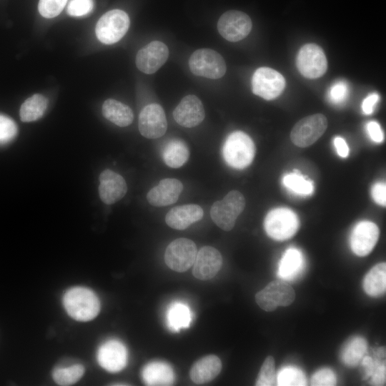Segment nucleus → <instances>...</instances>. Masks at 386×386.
<instances>
[{
  "label": "nucleus",
  "instance_id": "nucleus-1",
  "mask_svg": "<svg viewBox=\"0 0 386 386\" xmlns=\"http://www.w3.org/2000/svg\"><path fill=\"white\" fill-rule=\"evenodd\" d=\"M63 305L67 314L77 321L86 322L95 318L100 311V301L90 289L74 287L63 297Z\"/></svg>",
  "mask_w": 386,
  "mask_h": 386
},
{
  "label": "nucleus",
  "instance_id": "nucleus-2",
  "mask_svg": "<svg viewBox=\"0 0 386 386\" xmlns=\"http://www.w3.org/2000/svg\"><path fill=\"white\" fill-rule=\"evenodd\" d=\"M255 154V147L252 139L244 132L236 131L226 139L222 154L230 167L242 169L248 167Z\"/></svg>",
  "mask_w": 386,
  "mask_h": 386
},
{
  "label": "nucleus",
  "instance_id": "nucleus-3",
  "mask_svg": "<svg viewBox=\"0 0 386 386\" xmlns=\"http://www.w3.org/2000/svg\"><path fill=\"white\" fill-rule=\"evenodd\" d=\"M245 207V199L241 192L232 190L222 200L214 202L210 209L212 221L222 229L230 231L236 219Z\"/></svg>",
  "mask_w": 386,
  "mask_h": 386
},
{
  "label": "nucleus",
  "instance_id": "nucleus-4",
  "mask_svg": "<svg viewBox=\"0 0 386 386\" xmlns=\"http://www.w3.org/2000/svg\"><path fill=\"white\" fill-rule=\"evenodd\" d=\"M264 227L269 237L277 241H284L293 237L297 232L299 219L291 209L276 208L267 214Z\"/></svg>",
  "mask_w": 386,
  "mask_h": 386
},
{
  "label": "nucleus",
  "instance_id": "nucleus-5",
  "mask_svg": "<svg viewBox=\"0 0 386 386\" xmlns=\"http://www.w3.org/2000/svg\"><path fill=\"white\" fill-rule=\"evenodd\" d=\"M130 24L127 14L120 9H113L102 16L96 23L95 34L104 44L119 41L127 33Z\"/></svg>",
  "mask_w": 386,
  "mask_h": 386
},
{
  "label": "nucleus",
  "instance_id": "nucleus-6",
  "mask_svg": "<svg viewBox=\"0 0 386 386\" xmlns=\"http://www.w3.org/2000/svg\"><path fill=\"white\" fill-rule=\"evenodd\" d=\"M189 66L194 75L212 79L221 78L227 71L223 57L211 49H200L193 52Z\"/></svg>",
  "mask_w": 386,
  "mask_h": 386
},
{
  "label": "nucleus",
  "instance_id": "nucleus-7",
  "mask_svg": "<svg viewBox=\"0 0 386 386\" xmlns=\"http://www.w3.org/2000/svg\"><path fill=\"white\" fill-rule=\"evenodd\" d=\"M295 299L292 286L284 280H274L255 295L259 307L264 311L271 312L278 307L291 305Z\"/></svg>",
  "mask_w": 386,
  "mask_h": 386
},
{
  "label": "nucleus",
  "instance_id": "nucleus-8",
  "mask_svg": "<svg viewBox=\"0 0 386 386\" xmlns=\"http://www.w3.org/2000/svg\"><path fill=\"white\" fill-rule=\"evenodd\" d=\"M327 119L322 114H315L302 118L293 127L290 139L300 147H307L314 144L325 132Z\"/></svg>",
  "mask_w": 386,
  "mask_h": 386
},
{
  "label": "nucleus",
  "instance_id": "nucleus-9",
  "mask_svg": "<svg viewBox=\"0 0 386 386\" xmlns=\"http://www.w3.org/2000/svg\"><path fill=\"white\" fill-rule=\"evenodd\" d=\"M197 252V246L192 240L178 238L167 246L164 253V261L171 269L184 272L193 265Z\"/></svg>",
  "mask_w": 386,
  "mask_h": 386
},
{
  "label": "nucleus",
  "instance_id": "nucleus-10",
  "mask_svg": "<svg viewBox=\"0 0 386 386\" xmlns=\"http://www.w3.org/2000/svg\"><path fill=\"white\" fill-rule=\"evenodd\" d=\"M296 63L300 74L308 79L322 76L327 69V61L323 50L315 44H307L300 49Z\"/></svg>",
  "mask_w": 386,
  "mask_h": 386
},
{
  "label": "nucleus",
  "instance_id": "nucleus-11",
  "mask_svg": "<svg viewBox=\"0 0 386 386\" xmlns=\"http://www.w3.org/2000/svg\"><path fill=\"white\" fill-rule=\"evenodd\" d=\"M285 87L284 76L269 67L257 69L252 78V92L266 100L277 98Z\"/></svg>",
  "mask_w": 386,
  "mask_h": 386
},
{
  "label": "nucleus",
  "instance_id": "nucleus-12",
  "mask_svg": "<svg viewBox=\"0 0 386 386\" xmlns=\"http://www.w3.org/2000/svg\"><path fill=\"white\" fill-rule=\"evenodd\" d=\"M252 23L249 16L239 11L230 10L218 20L217 29L226 40L236 42L245 38L250 32Z\"/></svg>",
  "mask_w": 386,
  "mask_h": 386
},
{
  "label": "nucleus",
  "instance_id": "nucleus-13",
  "mask_svg": "<svg viewBox=\"0 0 386 386\" xmlns=\"http://www.w3.org/2000/svg\"><path fill=\"white\" fill-rule=\"evenodd\" d=\"M167 129V122L163 108L152 103L145 106L139 116V130L147 139L163 136Z\"/></svg>",
  "mask_w": 386,
  "mask_h": 386
},
{
  "label": "nucleus",
  "instance_id": "nucleus-14",
  "mask_svg": "<svg viewBox=\"0 0 386 386\" xmlns=\"http://www.w3.org/2000/svg\"><path fill=\"white\" fill-rule=\"evenodd\" d=\"M169 56L167 46L159 41H154L140 49L135 59L136 66L141 71L155 73L167 61Z\"/></svg>",
  "mask_w": 386,
  "mask_h": 386
},
{
  "label": "nucleus",
  "instance_id": "nucleus-15",
  "mask_svg": "<svg viewBox=\"0 0 386 386\" xmlns=\"http://www.w3.org/2000/svg\"><path fill=\"white\" fill-rule=\"evenodd\" d=\"M127 350L124 345L118 340L112 339L103 342L96 354L99 365L110 372L123 370L127 362Z\"/></svg>",
  "mask_w": 386,
  "mask_h": 386
},
{
  "label": "nucleus",
  "instance_id": "nucleus-16",
  "mask_svg": "<svg viewBox=\"0 0 386 386\" xmlns=\"http://www.w3.org/2000/svg\"><path fill=\"white\" fill-rule=\"evenodd\" d=\"M379 238L378 227L373 222L362 221L356 224L350 236V247L359 257L370 254Z\"/></svg>",
  "mask_w": 386,
  "mask_h": 386
},
{
  "label": "nucleus",
  "instance_id": "nucleus-17",
  "mask_svg": "<svg viewBox=\"0 0 386 386\" xmlns=\"http://www.w3.org/2000/svg\"><path fill=\"white\" fill-rule=\"evenodd\" d=\"M222 257L220 252L210 246H204L197 251L193 263L192 273L201 280L213 278L220 270Z\"/></svg>",
  "mask_w": 386,
  "mask_h": 386
},
{
  "label": "nucleus",
  "instance_id": "nucleus-18",
  "mask_svg": "<svg viewBox=\"0 0 386 386\" xmlns=\"http://www.w3.org/2000/svg\"><path fill=\"white\" fill-rule=\"evenodd\" d=\"M173 117L179 125L192 128L204 119L205 112L201 100L195 95L185 96L173 111Z\"/></svg>",
  "mask_w": 386,
  "mask_h": 386
},
{
  "label": "nucleus",
  "instance_id": "nucleus-19",
  "mask_svg": "<svg viewBox=\"0 0 386 386\" xmlns=\"http://www.w3.org/2000/svg\"><path fill=\"white\" fill-rule=\"evenodd\" d=\"M127 192V183L120 174L110 169L100 174L99 194L104 203L112 204L122 199Z\"/></svg>",
  "mask_w": 386,
  "mask_h": 386
},
{
  "label": "nucleus",
  "instance_id": "nucleus-20",
  "mask_svg": "<svg viewBox=\"0 0 386 386\" xmlns=\"http://www.w3.org/2000/svg\"><path fill=\"white\" fill-rule=\"evenodd\" d=\"M183 189L182 183L172 178L162 179L147 194L148 202L154 207H164L175 203Z\"/></svg>",
  "mask_w": 386,
  "mask_h": 386
},
{
  "label": "nucleus",
  "instance_id": "nucleus-21",
  "mask_svg": "<svg viewBox=\"0 0 386 386\" xmlns=\"http://www.w3.org/2000/svg\"><path fill=\"white\" fill-rule=\"evenodd\" d=\"M204 215L202 208L190 204L174 207L165 216V222L171 228L183 230L200 220Z\"/></svg>",
  "mask_w": 386,
  "mask_h": 386
},
{
  "label": "nucleus",
  "instance_id": "nucleus-22",
  "mask_svg": "<svg viewBox=\"0 0 386 386\" xmlns=\"http://www.w3.org/2000/svg\"><path fill=\"white\" fill-rule=\"evenodd\" d=\"M222 362L214 355H209L198 360L191 367L189 376L196 384L207 383L214 380L221 372Z\"/></svg>",
  "mask_w": 386,
  "mask_h": 386
},
{
  "label": "nucleus",
  "instance_id": "nucleus-23",
  "mask_svg": "<svg viewBox=\"0 0 386 386\" xmlns=\"http://www.w3.org/2000/svg\"><path fill=\"white\" fill-rule=\"evenodd\" d=\"M142 377L147 385H171L174 381V374L171 366L161 361H154L146 365L142 370Z\"/></svg>",
  "mask_w": 386,
  "mask_h": 386
},
{
  "label": "nucleus",
  "instance_id": "nucleus-24",
  "mask_svg": "<svg viewBox=\"0 0 386 386\" xmlns=\"http://www.w3.org/2000/svg\"><path fill=\"white\" fill-rule=\"evenodd\" d=\"M102 111L107 119L121 127L130 125L134 119L132 109L113 99H108L104 102Z\"/></svg>",
  "mask_w": 386,
  "mask_h": 386
},
{
  "label": "nucleus",
  "instance_id": "nucleus-25",
  "mask_svg": "<svg viewBox=\"0 0 386 386\" xmlns=\"http://www.w3.org/2000/svg\"><path fill=\"white\" fill-rule=\"evenodd\" d=\"M363 289L371 297H379L386 290V264H375L363 279Z\"/></svg>",
  "mask_w": 386,
  "mask_h": 386
},
{
  "label": "nucleus",
  "instance_id": "nucleus-26",
  "mask_svg": "<svg viewBox=\"0 0 386 386\" xmlns=\"http://www.w3.org/2000/svg\"><path fill=\"white\" fill-rule=\"evenodd\" d=\"M303 264L304 259L301 252L290 248L285 252L280 260L278 274L282 279H292L302 272Z\"/></svg>",
  "mask_w": 386,
  "mask_h": 386
},
{
  "label": "nucleus",
  "instance_id": "nucleus-27",
  "mask_svg": "<svg viewBox=\"0 0 386 386\" xmlns=\"http://www.w3.org/2000/svg\"><path fill=\"white\" fill-rule=\"evenodd\" d=\"M367 350L366 340L360 336L353 337L342 347L340 353L341 360L346 366L355 367L360 363Z\"/></svg>",
  "mask_w": 386,
  "mask_h": 386
},
{
  "label": "nucleus",
  "instance_id": "nucleus-28",
  "mask_svg": "<svg viewBox=\"0 0 386 386\" xmlns=\"http://www.w3.org/2000/svg\"><path fill=\"white\" fill-rule=\"evenodd\" d=\"M162 156L164 162L168 167L179 168L188 160L189 151L183 140L173 139L166 144Z\"/></svg>",
  "mask_w": 386,
  "mask_h": 386
},
{
  "label": "nucleus",
  "instance_id": "nucleus-29",
  "mask_svg": "<svg viewBox=\"0 0 386 386\" xmlns=\"http://www.w3.org/2000/svg\"><path fill=\"white\" fill-rule=\"evenodd\" d=\"M48 106V99L44 95L36 94L24 101L19 112L21 120L30 122L40 119Z\"/></svg>",
  "mask_w": 386,
  "mask_h": 386
},
{
  "label": "nucleus",
  "instance_id": "nucleus-30",
  "mask_svg": "<svg viewBox=\"0 0 386 386\" xmlns=\"http://www.w3.org/2000/svg\"><path fill=\"white\" fill-rule=\"evenodd\" d=\"M191 322V313L189 307L182 302H174L167 312V322L173 331L188 327Z\"/></svg>",
  "mask_w": 386,
  "mask_h": 386
},
{
  "label": "nucleus",
  "instance_id": "nucleus-31",
  "mask_svg": "<svg viewBox=\"0 0 386 386\" xmlns=\"http://www.w3.org/2000/svg\"><path fill=\"white\" fill-rule=\"evenodd\" d=\"M84 373V367L80 364H74L66 367L56 368L52 377L56 383L59 385H71L78 382Z\"/></svg>",
  "mask_w": 386,
  "mask_h": 386
},
{
  "label": "nucleus",
  "instance_id": "nucleus-32",
  "mask_svg": "<svg viewBox=\"0 0 386 386\" xmlns=\"http://www.w3.org/2000/svg\"><path fill=\"white\" fill-rule=\"evenodd\" d=\"M283 184L288 189L298 195L307 196L314 192L312 182L296 172L285 175Z\"/></svg>",
  "mask_w": 386,
  "mask_h": 386
},
{
  "label": "nucleus",
  "instance_id": "nucleus-33",
  "mask_svg": "<svg viewBox=\"0 0 386 386\" xmlns=\"http://www.w3.org/2000/svg\"><path fill=\"white\" fill-rule=\"evenodd\" d=\"M278 385H305L304 373L294 367H287L279 371L277 377Z\"/></svg>",
  "mask_w": 386,
  "mask_h": 386
},
{
  "label": "nucleus",
  "instance_id": "nucleus-34",
  "mask_svg": "<svg viewBox=\"0 0 386 386\" xmlns=\"http://www.w3.org/2000/svg\"><path fill=\"white\" fill-rule=\"evenodd\" d=\"M274 360L272 356H268L261 367L255 385L271 386L274 385Z\"/></svg>",
  "mask_w": 386,
  "mask_h": 386
},
{
  "label": "nucleus",
  "instance_id": "nucleus-35",
  "mask_svg": "<svg viewBox=\"0 0 386 386\" xmlns=\"http://www.w3.org/2000/svg\"><path fill=\"white\" fill-rule=\"evenodd\" d=\"M66 2L67 0H39L38 9L43 17L51 19L62 11Z\"/></svg>",
  "mask_w": 386,
  "mask_h": 386
},
{
  "label": "nucleus",
  "instance_id": "nucleus-36",
  "mask_svg": "<svg viewBox=\"0 0 386 386\" xmlns=\"http://www.w3.org/2000/svg\"><path fill=\"white\" fill-rule=\"evenodd\" d=\"M17 134L16 123L9 117L0 114V144L12 140Z\"/></svg>",
  "mask_w": 386,
  "mask_h": 386
},
{
  "label": "nucleus",
  "instance_id": "nucleus-37",
  "mask_svg": "<svg viewBox=\"0 0 386 386\" xmlns=\"http://www.w3.org/2000/svg\"><path fill=\"white\" fill-rule=\"evenodd\" d=\"M310 384L315 386L335 385L337 378L332 370L329 368H322L312 375Z\"/></svg>",
  "mask_w": 386,
  "mask_h": 386
},
{
  "label": "nucleus",
  "instance_id": "nucleus-38",
  "mask_svg": "<svg viewBox=\"0 0 386 386\" xmlns=\"http://www.w3.org/2000/svg\"><path fill=\"white\" fill-rule=\"evenodd\" d=\"M93 8V0H71L67 6V13L71 16H81L90 13Z\"/></svg>",
  "mask_w": 386,
  "mask_h": 386
},
{
  "label": "nucleus",
  "instance_id": "nucleus-39",
  "mask_svg": "<svg viewBox=\"0 0 386 386\" xmlns=\"http://www.w3.org/2000/svg\"><path fill=\"white\" fill-rule=\"evenodd\" d=\"M330 99L335 104H341L345 102L349 94L348 84L339 81L333 84L330 89Z\"/></svg>",
  "mask_w": 386,
  "mask_h": 386
},
{
  "label": "nucleus",
  "instance_id": "nucleus-40",
  "mask_svg": "<svg viewBox=\"0 0 386 386\" xmlns=\"http://www.w3.org/2000/svg\"><path fill=\"white\" fill-rule=\"evenodd\" d=\"M371 194L374 201L381 206L386 204V185L385 183L378 182L373 185Z\"/></svg>",
  "mask_w": 386,
  "mask_h": 386
},
{
  "label": "nucleus",
  "instance_id": "nucleus-41",
  "mask_svg": "<svg viewBox=\"0 0 386 386\" xmlns=\"http://www.w3.org/2000/svg\"><path fill=\"white\" fill-rule=\"evenodd\" d=\"M386 367L385 361L381 362L371 375V382L375 385H384L385 384Z\"/></svg>",
  "mask_w": 386,
  "mask_h": 386
},
{
  "label": "nucleus",
  "instance_id": "nucleus-42",
  "mask_svg": "<svg viewBox=\"0 0 386 386\" xmlns=\"http://www.w3.org/2000/svg\"><path fill=\"white\" fill-rule=\"evenodd\" d=\"M367 133L372 141L380 143L384 139V134L380 126L376 122H370L367 124Z\"/></svg>",
  "mask_w": 386,
  "mask_h": 386
},
{
  "label": "nucleus",
  "instance_id": "nucleus-43",
  "mask_svg": "<svg viewBox=\"0 0 386 386\" xmlns=\"http://www.w3.org/2000/svg\"><path fill=\"white\" fill-rule=\"evenodd\" d=\"M379 100L377 94H370L362 102V109L365 114H370L373 112L375 104Z\"/></svg>",
  "mask_w": 386,
  "mask_h": 386
},
{
  "label": "nucleus",
  "instance_id": "nucleus-44",
  "mask_svg": "<svg viewBox=\"0 0 386 386\" xmlns=\"http://www.w3.org/2000/svg\"><path fill=\"white\" fill-rule=\"evenodd\" d=\"M334 144L339 156L344 158L348 156L350 149L343 138L340 137H335Z\"/></svg>",
  "mask_w": 386,
  "mask_h": 386
}]
</instances>
